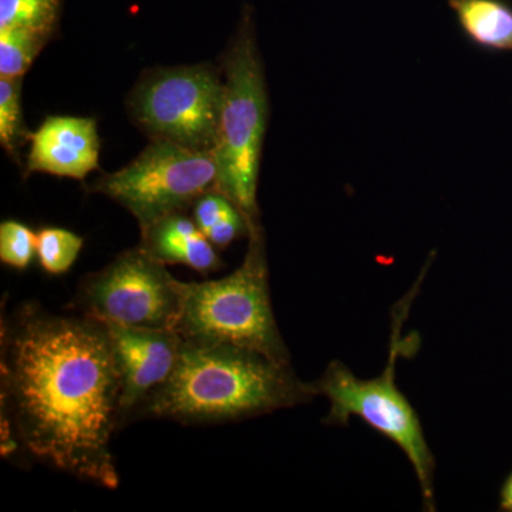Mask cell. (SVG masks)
<instances>
[{
  "label": "cell",
  "mask_w": 512,
  "mask_h": 512,
  "mask_svg": "<svg viewBox=\"0 0 512 512\" xmlns=\"http://www.w3.org/2000/svg\"><path fill=\"white\" fill-rule=\"evenodd\" d=\"M2 417L32 460L117 490L111 439L121 427L120 377L106 326L36 302L2 320Z\"/></svg>",
  "instance_id": "6da1fadb"
},
{
  "label": "cell",
  "mask_w": 512,
  "mask_h": 512,
  "mask_svg": "<svg viewBox=\"0 0 512 512\" xmlns=\"http://www.w3.org/2000/svg\"><path fill=\"white\" fill-rule=\"evenodd\" d=\"M315 396L313 384L299 380L291 365L238 346L184 340L173 375L147 397L134 420L231 423L308 403Z\"/></svg>",
  "instance_id": "7a4b0ae2"
},
{
  "label": "cell",
  "mask_w": 512,
  "mask_h": 512,
  "mask_svg": "<svg viewBox=\"0 0 512 512\" xmlns=\"http://www.w3.org/2000/svg\"><path fill=\"white\" fill-rule=\"evenodd\" d=\"M247 238V254L237 271L218 281L183 282L174 330L187 342L238 346L291 365L272 309L261 222L249 227Z\"/></svg>",
  "instance_id": "3957f363"
},
{
  "label": "cell",
  "mask_w": 512,
  "mask_h": 512,
  "mask_svg": "<svg viewBox=\"0 0 512 512\" xmlns=\"http://www.w3.org/2000/svg\"><path fill=\"white\" fill-rule=\"evenodd\" d=\"M224 99L214 153L215 190L237 205L249 227L259 222L258 181L268 126L269 99L264 64L251 10H244L237 32L222 56Z\"/></svg>",
  "instance_id": "277c9868"
},
{
  "label": "cell",
  "mask_w": 512,
  "mask_h": 512,
  "mask_svg": "<svg viewBox=\"0 0 512 512\" xmlns=\"http://www.w3.org/2000/svg\"><path fill=\"white\" fill-rule=\"evenodd\" d=\"M410 301L402 303V312L394 315L389 360L382 375L375 379H359L343 365L332 362L322 377L313 384L316 394L329 400L326 424L345 426L350 417H359L372 429L392 440L406 454L416 471L427 510L434 511V457L431 454L419 416L396 384V363L409 343L400 340L403 316Z\"/></svg>",
  "instance_id": "5b68a950"
},
{
  "label": "cell",
  "mask_w": 512,
  "mask_h": 512,
  "mask_svg": "<svg viewBox=\"0 0 512 512\" xmlns=\"http://www.w3.org/2000/svg\"><path fill=\"white\" fill-rule=\"evenodd\" d=\"M224 77L211 63L148 70L128 96L131 120L151 138L197 151L217 141Z\"/></svg>",
  "instance_id": "8992f818"
},
{
  "label": "cell",
  "mask_w": 512,
  "mask_h": 512,
  "mask_svg": "<svg viewBox=\"0 0 512 512\" xmlns=\"http://www.w3.org/2000/svg\"><path fill=\"white\" fill-rule=\"evenodd\" d=\"M212 151H197L170 141H151L130 164L101 175L89 191L106 195L136 218L140 229L192 208L217 185Z\"/></svg>",
  "instance_id": "52a82bcc"
},
{
  "label": "cell",
  "mask_w": 512,
  "mask_h": 512,
  "mask_svg": "<svg viewBox=\"0 0 512 512\" xmlns=\"http://www.w3.org/2000/svg\"><path fill=\"white\" fill-rule=\"evenodd\" d=\"M73 306L80 315L101 322L175 329L183 306V282L138 245L84 276Z\"/></svg>",
  "instance_id": "ba28073f"
},
{
  "label": "cell",
  "mask_w": 512,
  "mask_h": 512,
  "mask_svg": "<svg viewBox=\"0 0 512 512\" xmlns=\"http://www.w3.org/2000/svg\"><path fill=\"white\" fill-rule=\"evenodd\" d=\"M103 323L109 332L119 372L121 427H124L134 420V414L147 397L173 375L184 339L174 329Z\"/></svg>",
  "instance_id": "9c48e42d"
},
{
  "label": "cell",
  "mask_w": 512,
  "mask_h": 512,
  "mask_svg": "<svg viewBox=\"0 0 512 512\" xmlns=\"http://www.w3.org/2000/svg\"><path fill=\"white\" fill-rule=\"evenodd\" d=\"M25 174L84 180L99 170L100 137L92 117L50 116L30 134Z\"/></svg>",
  "instance_id": "30bf717a"
},
{
  "label": "cell",
  "mask_w": 512,
  "mask_h": 512,
  "mask_svg": "<svg viewBox=\"0 0 512 512\" xmlns=\"http://www.w3.org/2000/svg\"><path fill=\"white\" fill-rule=\"evenodd\" d=\"M140 247L161 264L185 265L202 275L224 266L217 247L185 212L167 215L141 229Z\"/></svg>",
  "instance_id": "8fae6325"
},
{
  "label": "cell",
  "mask_w": 512,
  "mask_h": 512,
  "mask_svg": "<svg viewBox=\"0 0 512 512\" xmlns=\"http://www.w3.org/2000/svg\"><path fill=\"white\" fill-rule=\"evenodd\" d=\"M448 5L474 46L512 52V8L503 0H448Z\"/></svg>",
  "instance_id": "7c38bea8"
},
{
  "label": "cell",
  "mask_w": 512,
  "mask_h": 512,
  "mask_svg": "<svg viewBox=\"0 0 512 512\" xmlns=\"http://www.w3.org/2000/svg\"><path fill=\"white\" fill-rule=\"evenodd\" d=\"M50 40L29 29H0V77L22 79Z\"/></svg>",
  "instance_id": "4fadbf2b"
},
{
  "label": "cell",
  "mask_w": 512,
  "mask_h": 512,
  "mask_svg": "<svg viewBox=\"0 0 512 512\" xmlns=\"http://www.w3.org/2000/svg\"><path fill=\"white\" fill-rule=\"evenodd\" d=\"M62 0H0V29L22 28L55 36Z\"/></svg>",
  "instance_id": "5bb4252c"
},
{
  "label": "cell",
  "mask_w": 512,
  "mask_h": 512,
  "mask_svg": "<svg viewBox=\"0 0 512 512\" xmlns=\"http://www.w3.org/2000/svg\"><path fill=\"white\" fill-rule=\"evenodd\" d=\"M84 239L69 229L43 228L37 232V258L47 274H66L79 258Z\"/></svg>",
  "instance_id": "9a60e30c"
},
{
  "label": "cell",
  "mask_w": 512,
  "mask_h": 512,
  "mask_svg": "<svg viewBox=\"0 0 512 512\" xmlns=\"http://www.w3.org/2000/svg\"><path fill=\"white\" fill-rule=\"evenodd\" d=\"M26 138L30 134L23 124L22 79L0 77V144L10 156H18Z\"/></svg>",
  "instance_id": "2e32d148"
},
{
  "label": "cell",
  "mask_w": 512,
  "mask_h": 512,
  "mask_svg": "<svg viewBox=\"0 0 512 512\" xmlns=\"http://www.w3.org/2000/svg\"><path fill=\"white\" fill-rule=\"evenodd\" d=\"M37 256V234L19 221L0 224V261L12 268H28Z\"/></svg>",
  "instance_id": "e0dca14e"
},
{
  "label": "cell",
  "mask_w": 512,
  "mask_h": 512,
  "mask_svg": "<svg viewBox=\"0 0 512 512\" xmlns=\"http://www.w3.org/2000/svg\"><path fill=\"white\" fill-rule=\"evenodd\" d=\"M237 205L234 204L228 197H225L222 192L218 190H210L202 194L195 204L192 205V218L198 228L207 235L215 224H218L228 215L229 212L234 211Z\"/></svg>",
  "instance_id": "ac0fdd59"
},
{
  "label": "cell",
  "mask_w": 512,
  "mask_h": 512,
  "mask_svg": "<svg viewBox=\"0 0 512 512\" xmlns=\"http://www.w3.org/2000/svg\"><path fill=\"white\" fill-rule=\"evenodd\" d=\"M501 507L505 511H512V474L505 481L503 491H501Z\"/></svg>",
  "instance_id": "d6986e66"
}]
</instances>
